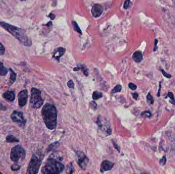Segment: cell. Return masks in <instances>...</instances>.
I'll use <instances>...</instances> for the list:
<instances>
[{"label": "cell", "instance_id": "1", "mask_svg": "<svg viewBox=\"0 0 175 174\" xmlns=\"http://www.w3.org/2000/svg\"><path fill=\"white\" fill-rule=\"evenodd\" d=\"M62 158L59 155L53 154L48 159L44 167L42 168V173L43 174H59L64 171V165L61 162Z\"/></svg>", "mask_w": 175, "mask_h": 174}, {"label": "cell", "instance_id": "2", "mask_svg": "<svg viewBox=\"0 0 175 174\" xmlns=\"http://www.w3.org/2000/svg\"><path fill=\"white\" fill-rule=\"evenodd\" d=\"M42 114L47 128L50 130L55 129L57 127V112L55 105L46 104L42 110Z\"/></svg>", "mask_w": 175, "mask_h": 174}, {"label": "cell", "instance_id": "3", "mask_svg": "<svg viewBox=\"0 0 175 174\" xmlns=\"http://www.w3.org/2000/svg\"><path fill=\"white\" fill-rule=\"evenodd\" d=\"M0 26L16 38L22 45L27 47L31 46L32 45L31 39L27 36L24 30L22 29L19 28L4 21L0 22Z\"/></svg>", "mask_w": 175, "mask_h": 174}, {"label": "cell", "instance_id": "4", "mask_svg": "<svg viewBox=\"0 0 175 174\" xmlns=\"http://www.w3.org/2000/svg\"><path fill=\"white\" fill-rule=\"evenodd\" d=\"M44 157V154L40 151L34 154L29 164L27 173L30 174H37L40 169Z\"/></svg>", "mask_w": 175, "mask_h": 174}, {"label": "cell", "instance_id": "5", "mask_svg": "<svg viewBox=\"0 0 175 174\" xmlns=\"http://www.w3.org/2000/svg\"><path fill=\"white\" fill-rule=\"evenodd\" d=\"M26 156L25 151L23 147L20 145H17L12 148L11 151L10 158L12 161L18 163L24 160Z\"/></svg>", "mask_w": 175, "mask_h": 174}, {"label": "cell", "instance_id": "6", "mask_svg": "<svg viewBox=\"0 0 175 174\" xmlns=\"http://www.w3.org/2000/svg\"><path fill=\"white\" fill-rule=\"evenodd\" d=\"M44 100L41 96V92L36 88H32L31 90L30 104L34 108H40L43 105Z\"/></svg>", "mask_w": 175, "mask_h": 174}, {"label": "cell", "instance_id": "7", "mask_svg": "<svg viewBox=\"0 0 175 174\" xmlns=\"http://www.w3.org/2000/svg\"><path fill=\"white\" fill-rule=\"evenodd\" d=\"M11 118L20 127H24L25 126L26 120H25L23 114L21 112L14 111L11 115Z\"/></svg>", "mask_w": 175, "mask_h": 174}, {"label": "cell", "instance_id": "8", "mask_svg": "<svg viewBox=\"0 0 175 174\" xmlns=\"http://www.w3.org/2000/svg\"><path fill=\"white\" fill-rule=\"evenodd\" d=\"M77 155L78 157L77 162L78 165L81 169L85 170L89 162V158L85 155L84 153L81 152H77Z\"/></svg>", "mask_w": 175, "mask_h": 174}, {"label": "cell", "instance_id": "9", "mask_svg": "<svg viewBox=\"0 0 175 174\" xmlns=\"http://www.w3.org/2000/svg\"><path fill=\"white\" fill-rule=\"evenodd\" d=\"M28 100V92L26 90H22L18 94V101L19 105L21 107H23L26 105Z\"/></svg>", "mask_w": 175, "mask_h": 174}, {"label": "cell", "instance_id": "10", "mask_svg": "<svg viewBox=\"0 0 175 174\" xmlns=\"http://www.w3.org/2000/svg\"><path fill=\"white\" fill-rule=\"evenodd\" d=\"M104 11V8L102 5L100 4H95L93 6L91 12L93 16L95 17H100L102 15Z\"/></svg>", "mask_w": 175, "mask_h": 174}, {"label": "cell", "instance_id": "11", "mask_svg": "<svg viewBox=\"0 0 175 174\" xmlns=\"http://www.w3.org/2000/svg\"><path fill=\"white\" fill-rule=\"evenodd\" d=\"M114 165V163H113L108 160H104L102 163L100 171L102 173H104L106 171H110L113 167Z\"/></svg>", "mask_w": 175, "mask_h": 174}, {"label": "cell", "instance_id": "12", "mask_svg": "<svg viewBox=\"0 0 175 174\" xmlns=\"http://www.w3.org/2000/svg\"><path fill=\"white\" fill-rule=\"evenodd\" d=\"M65 52H66L65 49H64L63 48H59L55 50L53 58H55V59H57L58 61H59V58L64 55Z\"/></svg>", "mask_w": 175, "mask_h": 174}, {"label": "cell", "instance_id": "13", "mask_svg": "<svg viewBox=\"0 0 175 174\" xmlns=\"http://www.w3.org/2000/svg\"><path fill=\"white\" fill-rule=\"evenodd\" d=\"M132 58L133 60L135 62L139 63L142 61V59H143V55H142V53L139 51L135 52L133 55Z\"/></svg>", "mask_w": 175, "mask_h": 174}, {"label": "cell", "instance_id": "14", "mask_svg": "<svg viewBox=\"0 0 175 174\" xmlns=\"http://www.w3.org/2000/svg\"><path fill=\"white\" fill-rule=\"evenodd\" d=\"M3 98L9 101H13L15 99V94L12 91H7L3 94Z\"/></svg>", "mask_w": 175, "mask_h": 174}, {"label": "cell", "instance_id": "15", "mask_svg": "<svg viewBox=\"0 0 175 174\" xmlns=\"http://www.w3.org/2000/svg\"><path fill=\"white\" fill-rule=\"evenodd\" d=\"M8 73V69L4 66L3 62H0V75L5 76Z\"/></svg>", "mask_w": 175, "mask_h": 174}, {"label": "cell", "instance_id": "16", "mask_svg": "<svg viewBox=\"0 0 175 174\" xmlns=\"http://www.w3.org/2000/svg\"><path fill=\"white\" fill-rule=\"evenodd\" d=\"M10 82L12 84L14 82L15 80H16V74L14 73L11 68H10Z\"/></svg>", "mask_w": 175, "mask_h": 174}, {"label": "cell", "instance_id": "17", "mask_svg": "<svg viewBox=\"0 0 175 174\" xmlns=\"http://www.w3.org/2000/svg\"><path fill=\"white\" fill-rule=\"evenodd\" d=\"M102 97V94L98 91H95L93 94L92 98L94 100H97Z\"/></svg>", "mask_w": 175, "mask_h": 174}, {"label": "cell", "instance_id": "18", "mask_svg": "<svg viewBox=\"0 0 175 174\" xmlns=\"http://www.w3.org/2000/svg\"><path fill=\"white\" fill-rule=\"evenodd\" d=\"M6 140L8 143H14V142H19V141L18 139H17L16 137H15L11 135L7 136Z\"/></svg>", "mask_w": 175, "mask_h": 174}, {"label": "cell", "instance_id": "19", "mask_svg": "<svg viewBox=\"0 0 175 174\" xmlns=\"http://www.w3.org/2000/svg\"><path fill=\"white\" fill-rule=\"evenodd\" d=\"M170 98V103L171 104H173L174 105H175V99L174 96V94H173L172 92H169L168 93V94L167 95V96L166 97V98Z\"/></svg>", "mask_w": 175, "mask_h": 174}, {"label": "cell", "instance_id": "20", "mask_svg": "<svg viewBox=\"0 0 175 174\" xmlns=\"http://www.w3.org/2000/svg\"><path fill=\"white\" fill-rule=\"evenodd\" d=\"M72 25L73 26L74 29V30L76 31L77 32H78V33L81 34V29L79 27V26H78L77 24L76 23L75 21H72Z\"/></svg>", "mask_w": 175, "mask_h": 174}, {"label": "cell", "instance_id": "21", "mask_svg": "<svg viewBox=\"0 0 175 174\" xmlns=\"http://www.w3.org/2000/svg\"><path fill=\"white\" fill-rule=\"evenodd\" d=\"M121 89H122V86H121L120 85H117L114 88L113 90H112L111 93L112 94H115L116 92H120L121 91Z\"/></svg>", "mask_w": 175, "mask_h": 174}, {"label": "cell", "instance_id": "22", "mask_svg": "<svg viewBox=\"0 0 175 174\" xmlns=\"http://www.w3.org/2000/svg\"><path fill=\"white\" fill-rule=\"evenodd\" d=\"M147 101L150 104H154V99H153V96L151 94H150V93H149L147 95Z\"/></svg>", "mask_w": 175, "mask_h": 174}, {"label": "cell", "instance_id": "23", "mask_svg": "<svg viewBox=\"0 0 175 174\" xmlns=\"http://www.w3.org/2000/svg\"><path fill=\"white\" fill-rule=\"evenodd\" d=\"M20 167H21L20 165H19L17 163H15L14 164L11 165V169H12V171H18Z\"/></svg>", "mask_w": 175, "mask_h": 174}, {"label": "cell", "instance_id": "24", "mask_svg": "<svg viewBox=\"0 0 175 174\" xmlns=\"http://www.w3.org/2000/svg\"><path fill=\"white\" fill-rule=\"evenodd\" d=\"M141 116H144V117H147V118H151V113L149 111H144V112H142Z\"/></svg>", "mask_w": 175, "mask_h": 174}, {"label": "cell", "instance_id": "25", "mask_svg": "<svg viewBox=\"0 0 175 174\" xmlns=\"http://www.w3.org/2000/svg\"><path fill=\"white\" fill-rule=\"evenodd\" d=\"M67 169H68V170H67L66 171L67 173H68V174L73 173V167H72V163H70V164L68 166V168Z\"/></svg>", "mask_w": 175, "mask_h": 174}, {"label": "cell", "instance_id": "26", "mask_svg": "<svg viewBox=\"0 0 175 174\" xmlns=\"http://www.w3.org/2000/svg\"><path fill=\"white\" fill-rule=\"evenodd\" d=\"M166 156H163V157L161 159L159 160V163L161 165H166Z\"/></svg>", "mask_w": 175, "mask_h": 174}, {"label": "cell", "instance_id": "27", "mask_svg": "<svg viewBox=\"0 0 175 174\" xmlns=\"http://www.w3.org/2000/svg\"><path fill=\"white\" fill-rule=\"evenodd\" d=\"M161 71L162 72L163 75L166 78H168V79H170V78H172V75L168 74V73H166L164 70H161Z\"/></svg>", "mask_w": 175, "mask_h": 174}, {"label": "cell", "instance_id": "28", "mask_svg": "<svg viewBox=\"0 0 175 174\" xmlns=\"http://www.w3.org/2000/svg\"><path fill=\"white\" fill-rule=\"evenodd\" d=\"M5 48L3 46V45L0 42V55H3L5 53Z\"/></svg>", "mask_w": 175, "mask_h": 174}, {"label": "cell", "instance_id": "29", "mask_svg": "<svg viewBox=\"0 0 175 174\" xmlns=\"http://www.w3.org/2000/svg\"><path fill=\"white\" fill-rule=\"evenodd\" d=\"M129 87L130 88L131 90H135L137 88V86L132 83H130L129 84Z\"/></svg>", "mask_w": 175, "mask_h": 174}, {"label": "cell", "instance_id": "30", "mask_svg": "<svg viewBox=\"0 0 175 174\" xmlns=\"http://www.w3.org/2000/svg\"><path fill=\"white\" fill-rule=\"evenodd\" d=\"M67 85H68V86L69 88H73V89L74 88V82L72 80H69V81L67 83Z\"/></svg>", "mask_w": 175, "mask_h": 174}, {"label": "cell", "instance_id": "31", "mask_svg": "<svg viewBox=\"0 0 175 174\" xmlns=\"http://www.w3.org/2000/svg\"><path fill=\"white\" fill-rule=\"evenodd\" d=\"M130 0H126L125 3H124V8L125 9H128V7H129L130 6Z\"/></svg>", "mask_w": 175, "mask_h": 174}, {"label": "cell", "instance_id": "32", "mask_svg": "<svg viewBox=\"0 0 175 174\" xmlns=\"http://www.w3.org/2000/svg\"><path fill=\"white\" fill-rule=\"evenodd\" d=\"M161 82H159V85L158 92V94H157V96H158V97H160V92H161Z\"/></svg>", "mask_w": 175, "mask_h": 174}, {"label": "cell", "instance_id": "33", "mask_svg": "<svg viewBox=\"0 0 175 174\" xmlns=\"http://www.w3.org/2000/svg\"><path fill=\"white\" fill-rule=\"evenodd\" d=\"M132 96L133 98L135 99V100H137V99L138 97V94L137 93L135 92V93L132 94Z\"/></svg>", "mask_w": 175, "mask_h": 174}, {"label": "cell", "instance_id": "34", "mask_svg": "<svg viewBox=\"0 0 175 174\" xmlns=\"http://www.w3.org/2000/svg\"><path fill=\"white\" fill-rule=\"evenodd\" d=\"M91 104H92V107H93V106H94L95 108L96 109V107H97V104L95 102H92L91 103Z\"/></svg>", "mask_w": 175, "mask_h": 174}, {"label": "cell", "instance_id": "35", "mask_svg": "<svg viewBox=\"0 0 175 174\" xmlns=\"http://www.w3.org/2000/svg\"><path fill=\"white\" fill-rule=\"evenodd\" d=\"M49 17H50V19H51L52 20L54 19L55 17V15H54L53 14H52V13H51V14H50V15H49Z\"/></svg>", "mask_w": 175, "mask_h": 174}, {"label": "cell", "instance_id": "36", "mask_svg": "<svg viewBox=\"0 0 175 174\" xmlns=\"http://www.w3.org/2000/svg\"><path fill=\"white\" fill-rule=\"evenodd\" d=\"M155 42H156V44L155 45V48H154V51H156L157 49V43H158V40H157V39H155Z\"/></svg>", "mask_w": 175, "mask_h": 174}, {"label": "cell", "instance_id": "37", "mask_svg": "<svg viewBox=\"0 0 175 174\" xmlns=\"http://www.w3.org/2000/svg\"><path fill=\"white\" fill-rule=\"evenodd\" d=\"M22 1H25V0H21Z\"/></svg>", "mask_w": 175, "mask_h": 174}]
</instances>
